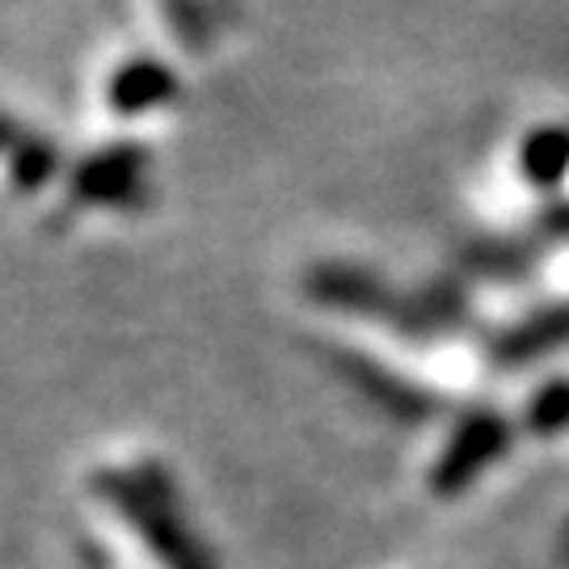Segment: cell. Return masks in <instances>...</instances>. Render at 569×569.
<instances>
[{
  "label": "cell",
  "instance_id": "2",
  "mask_svg": "<svg viewBox=\"0 0 569 569\" xmlns=\"http://www.w3.org/2000/svg\"><path fill=\"white\" fill-rule=\"evenodd\" d=\"M502 448H507V427L493 413H472L443 435L439 451L427 460L422 486L430 498H456L502 456Z\"/></svg>",
  "mask_w": 569,
  "mask_h": 569
},
{
  "label": "cell",
  "instance_id": "1",
  "mask_svg": "<svg viewBox=\"0 0 569 569\" xmlns=\"http://www.w3.org/2000/svg\"><path fill=\"white\" fill-rule=\"evenodd\" d=\"M89 545L102 569H216L186 523L182 498L148 456H106L84 477Z\"/></svg>",
  "mask_w": 569,
  "mask_h": 569
}]
</instances>
